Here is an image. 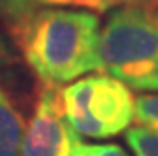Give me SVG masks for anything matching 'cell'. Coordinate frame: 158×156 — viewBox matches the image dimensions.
<instances>
[{
	"label": "cell",
	"mask_w": 158,
	"mask_h": 156,
	"mask_svg": "<svg viewBox=\"0 0 158 156\" xmlns=\"http://www.w3.org/2000/svg\"><path fill=\"white\" fill-rule=\"evenodd\" d=\"M11 34L25 62L44 85L60 87L100 70V19L89 10L36 8Z\"/></svg>",
	"instance_id": "obj_1"
},
{
	"label": "cell",
	"mask_w": 158,
	"mask_h": 156,
	"mask_svg": "<svg viewBox=\"0 0 158 156\" xmlns=\"http://www.w3.org/2000/svg\"><path fill=\"white\" fill-rule=\"evenodd\" d=\"M100 70L141 92L158 90V11L141 2L115 8L100 32Z\"/></svg>",
	"instance_id": "obj_2"
},
{
	"label": "cell",
	"mask_w": 158,
	"mask_h": 156,
	"mask_svg": "<svg viewBox=\"0 0 158 156\" xmlns=\"http://www.w3.org/2000/svg\"><path fill=\"white\" fill-rule=\"evenodd\" d=\"M66 121L79 138L109 139L130 128L135 98L107 73L81 77L60 90Z\"/></svg>",
	"instance_id": "obj_3"
},
{
	"label": "cell",
	"mask_w": 158,
	"mask_h": 156,
	"mask_svg": "<svg viewBox=\"0 0 158 156\" xmlns=\"http://www.w3.org/2000/svg\"><path fill=\"white\" fill-rule=\"evenodd\" d=\"M77 139L66 121L58 87L44 85L25 128L21 156H70Z\"/></svg>",
	"instance_id": "obj_4"
},
{
	"label": "cell",
	"mask_w": 158,
	"mask_h": 156,
	"mask_svg": "<svg viewBox=\"0 0 158 156\" xmlns=\"http://www.w3.org/2000/svg\"><path fill=\"white\" fill-rule=\"evenodd\" d=\"M25 121L0 87V156H21Z\"/></svg>",
	"instance_id": "obj_5"
},
{
	"label": "cell",
	"mask_w": 158,
	"mask_h": 156,
	"mask_svg": "<svg viewBox=\"0 0 158 156\" xmlns=\"http://www.w3.org/2000/svg\"><path fill=\"white\" fill-rule=\"evenodd\" d=\"M124 139L134 156H158V130L149 126H130L124 132Z\"/></svg>",
	"instance_id": "obj_6"
},
{
	"label": "cell",
	"mask_w": 158,
	"mask_h": 156,
	"mask_svg": "<svg viewBox=\"0 0 158 156\" xmlns=\"http://www.w3.org/2000/svg\"><path fill=\"white\" fill-rule=\"evenodd\" d=\"M36 6H60V8H79L96 13H104L118 6L137 4L139 0H34Z\"/></svg>",
	"instance_id": "obj_7"
},
{
	"label": "cell",
	"mask_w": 158,
	"mask_h": 156,
	"mask_svg": "<svg viewBox=\"0 0 158 156\" xmlns=\"http://www.w3.org/2000/svg\"><path fill=\"white\" fill-rule=\"evenodd\" d=\"M36 8L34 0H0V21L6 23L11 30Z\"/></svg>",
	"instance_id": "obj_8"
},
{
	"label": "cell",
	"mask_w": 158,
	"mask_h": 156,
	"mask_svg": "<svg viewBox=\"0 0 158 156\" xmlns=\"http://www.w3.org/2000/svg\"><path fill=\"white\" fill-rule=\"evenodd\" d=\"M134 121H137L141 126L158 130V94H143L135 98Z\"/></svg>",
	"instance_id": "obj_9"
},
{
	"label": "cell",
	"mask_w": 158,
	"mask_h": 156,
	"mask_svg": "<svg viewBox=\"0 0 158 156\" xmlns=\"http://www.w3.org/2000/svg\"><path fill=\"white\" fill-rule=\"evenodd\" d=\"M70 156H128V152L113 143H106V145H87L81 139H77Z\"/></svg>",
	"instance_id": "obj_10"
},
{
	"label": "cell",
	"mask_w": 158,
	"mask_h": 156,
	"mask_svg": "<svg viewBox=\"0 0 158 156\" xmlns=\"http://www.w3.org/2000/svg\"><path fill=\"white\" fill-rule=\"evenodd\" d=\"M11 60H13V55H11L10 47H8V43L4 42V38L0 36V70L6 68Z\"/></svg>",
	"instance_id": "obj_11"
}]
</instances>
